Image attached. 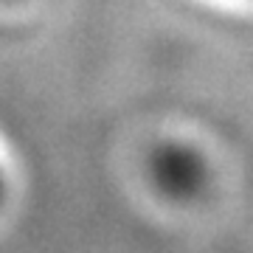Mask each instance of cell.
<instances>
[{
	"mask_svg": "<svg viewBox=\"0 0 253 253\" xmlns=\"http://www.w3.org/2000/svg\"><path fill=\"white\" fill-rule=\"evenodd\" d=\"M9 191H11L9 169H6V161H3V155H0V208L6 206V197H9Z\"/></svg>",
	"mask_w": 253,
	"mask_h": 253,
	"instance_id": "cell-2",
	"label": "cell"
},
{
	"mask_svg": "<svg viewBox=\"0 0 253 253\" xmlns=\"http://www.w3.org/2000/svg\"><path fill=\"white\" fill-rule=\"evenodd\" d=\"M149 169H152L155 186L174 200L194 197L200 191V186H203V174H206L203 158L183 144L161 146L155 152Z\"/></svg>",
	"mask_w": 253,
	"mask_h": 253,
	"instance_id": "cell-1",
	"label": "cell"
}]
</instances>
